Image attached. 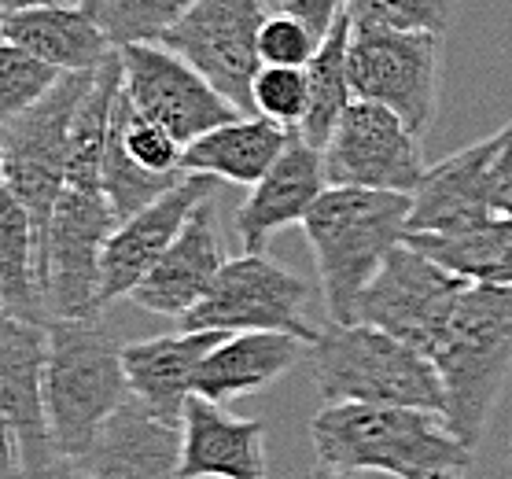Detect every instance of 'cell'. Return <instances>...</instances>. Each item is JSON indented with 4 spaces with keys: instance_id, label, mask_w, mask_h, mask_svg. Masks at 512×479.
<instances>
[{
    "instance_id": "6da1fadb",
    "label": "cell",
    "mask_w": 512,
    "mask_h": 479,
    "mask_svg": "<svg viewBox=\"0 0 512 479\" xmlns=\"http://www.w3.org/2000/svg\"><path fill=\"white\" fill-rule=\"evenodd\" d=\"M443 384V417L476 450L512 373V284L465 281L417 347Z\"/></svg>"
},
{
    "instance_id": "7a4b0ae2",
    "label": "cell",
    "mask_w": 512,
    "mask_h": 479,
    "mask_svg": "<svg viewBox=\"0 0 512 479\" xmlns=\"http://www.w3.org/2000/svg\"><path fill=\"white\" fill-rule=\"evenodd\" d=\"M317 465L328 472H384L395 479L465 476L472 446L461 443L443 413L417 406L339 402L310 421Z\"/></svg>"
},
{
    "instance_id": "3957f363",
    "label": "cell",
    "mask_w": 512,
    "mask_h": 479,
    "mask_svg": "<svg viewBox=\"0 0 512 479\" xmlns=\"http://www.w3.org/2000/svg\"><path fill=\"white\" fill-rule=\"evenodd\" d=\"M409 207L413 196L406 192L350 185H328L314 199L299 225L314 251L328 321H354L365 284L380 273L398 244H406Z\"/></svg>"
},
{
    "instance_id": "277c9868",
    "label": "cell",
    "mask_w": 512,
    "mask_h": 479,
    "mask_svg": "<svg viewBox=\"0 0 512 479\" xmlns=\"http://www.w3.org/2000/svg\"><path fill=\"white\" fill-rule=\"evenodd\" d=\"M129 398L122 343L100 317H48L45 417L56 457L82 461L96 435Z\"/></svg>"
},
{
    "instance_id": "5b68a950",
    "label": "cell",
    "mask_w": 512,
    "mask_h": 479,
    "mask_svg": "<svg viewBox=\"0 0 512 479\" xmlns=\"http://www.w3.org/2000/svg\"><path fill=\"white\" fill-rule=\"evenodd\" d=\"M310 347L321 406H417L443 413L446 395L431 362L406 339L365 321H325Z\"/></svg>"
},
{
    "instance_id": "8992f818",
    "label": "cell",
    "mask_w": 512,
    "mask_h": 479,
    "mask_svg": "<svg viewBox=\"0 0 512 479\" xmlns=\"http://www.w3.org/2000/svg\"><path fill=\"white\" fill-rule=\"evenodd\" d=\"M96 71L59 74V82L48 89L34 107L0 129L4 148V185L30 211L37 247H45L48 214L56 207V196L67 177L70 155V126L82 107ZM45 284V281H41Z\"/></svg>"
},
{
    "instance_id": "52a82bcc",
    "label": "cell",
    "mask_w": 512,
    "mask_h": 479,
    "mask_svg": "<svg viewBox=\"0 0 512 479\" xmlns=\"http://www.w3.org/2000/svg\"><path fill=\"white\" fill-rule=\"evenodd\" d=\"M310 284L277 266L266 251H244L225 258L214 284L185 317L181 328H210V332H288L310 339L317 328L306 317Z\"/></svg>"
},
{
    "instance_id": "ba28073f",
    "label": "cell",
    "mask_w": 512,
    "mask_h": 479,
    "mask_svg": "<svg viewBox=\"0 0 512 479\" xmlns=\"http://www.w3.org/2000/svg\"><path fill=\"white\" fill-rule=\"evenodd\" d=\"M115 211L104 188L63 185L48 214L41 247L48 317H100V262L107 236L115 233Z\"/></svg>"
},
{
    "instance_id": "9c48e42d",
    "label": "cell",
    "mask_w": 512,
    "mask_h": 479,
    "mask_svg": "<svg viewBox=\"0 0 512 479\" xmlns=\"http://www.w3.org/2000/svg\"><path fill=\"white\" fill-rule=\"evenodd\" d=\"M439 63H443L439 34L350 26L347 71L354 100H373L395 111L417 137L428 133L439 111Z\"/></svg>"
},
{
    "instance_id": "30bf717a",
    "label": "cell",
    "mask_w": 512,
    "mask_h": 479,
    "mask_svg": "<svg viewBox=\"0 0 512 479\" xmlns=\"http://www.w3.org/2000/svg\"><path fill=\"white\" fill-rule=\"evenodd\" d=\"M266 23L262 0H192L181 19L163 34V45L185 56L240 115L251 111V82L258 67V30Z\"/></svg>"
},
{
    "instance_id": "8fae6325",
    "label": "cell",
    "mask_w": 512,
    "mask_h": 479,
    "mask_svg": "<svg viewBox=\"0 0 512 479\" xmlns=\"http://www.w3.org/2000/svg\"><path fill=\"white\" fill-rule=\"evenodd\" d=\"M328 185L406 192L424 177V148L413 129L373 100H354L321 148Z\"/></svg>"
},
{
    "instance_id": "7c38bea8",
    "label": "cell",
    "mask_w": 512,
    "mask_h": 479,
    "mask_svg": "<svg viewBox=\"0 0 512 479\" xmlns=\"http://www.w3.org/2000/svg\"><path fill=\"white\" fill-rule=\"evenodd\" d=\"M118 59H122V93L129 96V104L170 129L181 144L196 141L207 129L240 115L229 96L218 93L185 56H177L163 41L122 45Z\"/></svg>"
},
{
    "instance_id": "4fadbf2b",
    "label": "cell",
    "mask_w": 512,
    "mask_h": 479,
    "mask_svg": "<svg viewBox=\"0 0 512 479\" xmlns=\"http://www.w3.org/2000/svg\"><path fill=\"white\" fill-rule=\"evenodd\" d=\"M181 155L185 144L155 118L140 115L129 104V96L118 89L104 152V196L118 222H126L129 214L148 207L185 177Z\"/></svg>"
},
{
    "instance_id": "5bb4252c",
    "label": "cell",
    "mask_w": 512,
    "mask_h": 479,
    "mask_svg": "<svg viewBox=\"0 0 512 479\" xmlns=\"http://www.w3.org/2000/svg\"><path fill=\"white\" fill-rule=\"evenodd\" d=\"M461 284L465 277L424 258L409 244H398L380 273L365 284L354 306V321L384 328L391 336L406 339L409 347H420V339L428 336V328L439 321Z\"/></svg>"
},
{
    "instance_id": "9a60e30c",
    "label": "cell",
    "mask_w": 512,
    "mask_h": 479,
    "mask_svg": "<svg viewBox=\"0 0 512 479\" xmlns=\"http://www.w3.org/2000/svg\"><path fill=\"white\" fill-rule=\"evenodd\" d=\"M218 188H222L218 177L185 174L159 199H152L148 207H140L126 222L115 225V233L107 236L104 262H100V306L104 310L137 288L140 277L159 262L166 247L174 244V236L181 233L188 214L196 211L199 199L214 196Z\"/></svg>"
},
{
    "instance_id": "2e32d148",
    "label": "cell",
    "mask_w": 512,
    "mask_h": 479,
    "mask_svg": "<svg viewBox=\"0 0 512 479\" xmlns=\"http://www.w3.org/2000/svg\"><path fill=\"white\" fill-rule=\"evenodd\" d=\"M222 266L225 247L222 233H218V192H214V196L199 199L196 211L188 214L181 233L174 236V244L140 277L129 299L148 314L181 321L207 295Z\"/></svg>"
},
{
    "instance_id": "e0dca14e",
    "label": "cell",
    "mask_w": 512,
    "mask_h": 479,
    "mask_svg": "<svg viewBox=\"0 0 512 479\" xmlns=\"http://www.w3.org/2000/svg\"><path fill=\"white\" fill-rule=\"evenodd\" d=\"M325 188L328 181L325 163H321V148H314L299 129H291L284 152L251 185L247 199L233 214L236 236H240L244 251H266L269 240L280 229L303 222L306 211L314 207V199Z\"/></svg>"
},
{
    "instance_id": "ac0fdd59",
    "label": "cell",
    "mask_w": 512,
    "mask_h": 479,
    "mask_svg": "<svg viewBox=\"0 0 512 479\" xmlns=\"http://www.w3.org/2000/svg\"><path fill=\"white\" fill-rule=\"evenodd\" d=\"M0 417L23 446L26 472L56 461L45 417V325L0 314Z\"/></svg>"
},
{
    "instance_id": "d6986e66",
    "label": "cell",
    "mask_w": 512,
    "mask_h": 479,
    "mask_svg": "<svg viewBox=\"0 0 512 479\" xmlns=\"http://www.w3.org/2000/svg\"><path fill=\"white\" fill-rule=\"evenodd\" d=\"M181 476L185 479H269L266 424L233 417L203 395L181 409Z\"/></svg>"
},
{
    "instance_id": "ffe728a7",
    "label": "cell",
    "mask_w": 512,
    "mask_h": 479,
    "mask_svg": "<svg viewBox=\"0 0 512 479\" xmlns=\"http://www.w3.org/2000/svg\"><path fill=\"white\" fill-rule=\"evenodd\" d=\"M89 479H185L181 424L159 421L129 395L107 417L93 450L78 461Z\"/></svg>"
},
{
    "instance_id": "44dd1931",
    "label": "cell",
    "mask_w": 512,
    "mask_h": 479,
    "mask_svg": "<svg viewBox=\"0 0 512 479\" xmlns=\"http://www.w3.org/2000/svg\"><path fill=\"white\" fill-rule=\"evenodd\" d=\"M222 336L225 332H210V328H181L170 336L126 343L122 369H126L129 395L159 421L181 424V409L192 395V376H196L203 354Z\"/></svg>"
},
{
    "instance_id": "7402d4cb",
    "label": "cell",
    "mask_w": 512,
    "mask_h": 479,
    "mask_svg": "<svg viewBox=\"0 0 512 479\" xmlns=\"http://www.w3.org/2000/svg\"><path fill=\"white\" fill-rule=\"evenodd\" d=\"M303 339L288 332H225L199 362L192 376V395L210 402H236L258 395L303 358Z\"/></svg>"
},
{
    "instance_id": "603a6c76",
    "label": "cell",
    "mask_w": 512,
    "mask_h": 479,
    "mask_svg": "<svg viewBox=\"0 0 512 479\" xmlns=\"http://www.w3.org/2000/svg\"><path fill=\"white\" fill-rule=\"evenodd\" d=\"M4 41L56 67L59 74L96 71L115 52V45L107 41V34L93 23V15L82 4H59V0L8 12Z\"/></svg>"
},
{
    "instance_id": "cb8c5ba5",
    "label": "cell",
    "mask_w": 512,
    "mask_h": 479,
    "mask_svg": "<svg viewBox=\"0 0 512 479\" xmlns=\"http://www.w3.org/2000/svg\"><path fill=\"white\" fill-rule=\"evenodd\" d=\"M288 137L291 129L262 115H236L233 122H222L196 141H188L181 166H185V174H207L229 181V185L251 188L284 152Z\"/></svg>"
},
{
    "instance_id": "d4e9b609",
    "label": "cell",
    "mask_w": 512,
    "mask_h": 479,
    "mask_svg": "<svg viewBox=\"0 0 512 479\" xmlns=\"http://www.w3.org/2000/svg\"><path fill=\"white\" fill-rule=\"evenodd\" d=\"M0 310L30 325H48L34 222L4 181H0Z\"/></svg>"
},
{
    "instance_id": "484cf974",
    "label": "cell",
    "mask_w": 512,
    "mask_h": 479,
    "mask_svg": "<svg viewBox=\"0 0 512 479\" xmlns=\"http://www.w3.org/2000/svg\"><path fill=\"white\" fill-rule=\"evenodd\" d=\"M406 244L465 281L512 284V218H490L465 233H406Z\"/></svg>"
},
{
    "instance_id": "4316f807",
    "label": "cell",
    "mask_w": 512,
    "mask_h": 479,
    "mask_svg": "<svg viewBox=\"0 0 512 479\" xmlns=\"http://www.w3.org/2000/svg\"><path fill=\"white\" fill-rule=\"evenodd\" d=\"M347 45H350V15H343L317 45L314 59L306 63V82H310V104L299 122V133L314 148H325L336 122L354 104V89H350L347 71Z\"/></svg>"
},
{
    "instance_id": "83f0119b",
    "label": "cell",
    "mask_w": 512,
    "mask_h": 479,
    "mask_svg": "<svg viewBox=\"0 0 512 479\" xmlns=\"http://www.w3.org/2000/svg\"><path fill=\"white\" fill-rule=\"evenodd\" d=\"M115 48L163 41V34L192 8V0H78Z\"/></svg>"
},
{
    "instance_id": "f1b7e54d",
    "label": "cell",
    "mask_w": 512,
    "mask_h": 479,
    "mask_svg": "<svg viewBox=\"0 0 512 479\" xmlns=\"http://www.w3.org/2000/svg\"><path fill=\"white\" fill-rule=\"evenodd\" d=\"M354 30H406V34H446L450 0H350Z\"/></svg>"
},
{
    "instance_id": "f546056e",
    "label": "cell",
    "mask_w": 512,
    "mask_h": 479,
    "mask_svg": "<svg viewBox=\"0 0 512 479\" xmlns=\"http://www.w3.org/2000/svg\"><path fill=\"white\" fill-rule=\"evenodd\" d=\"M59 82V71L15 45H0V129L15 122L26 107H34L41 96Z\"/></svg>"
},
{
    "instance_id": "4dcf8cb0",
    "label": "cell",
    "mask_w": 512,
    "mask_h": 479,
    "mask_svg": "<svg viewBox=\"0 0 512 479\" xmlns=\"http://www.w3.org/2000/svg\"><path fill=\"white\" fill-rule=\"evenodd\" d=\"M310 104L306 67H258L251 82V111L284 129H299Z\"/></svg>"
},
{
    "instance_id": "1f68e13d",
    "label": "cell",
    "mask_w": 512,
    "mask_h": 479,
    "mask_svg": "<svg viewBox=\"0 0 512 479\" xmlns=\"http://www.w3.org/2000/svg\"><path fill=\"white\" fill-rule=\"evenodd\" d=\"M317 45H321V37L288 12L266 15V23L258 30V59H262V67H306L314 59Z\"/></svg>"
},
{
    "instance_id": "d6a6232c",
    "label": "cell",
    "mask_w": 512,
    "mask_h": 479,
    "mask_svg": "<svg viewBox=\"0 0 512 479\" xmlns=\"http://www.w3.org/2000/svg\"><path fill=\"white\" fill-rule=\"evenodd\" d=\"M490 207L494 218H512V122L490 137Z\"/></svg>"
},
{
    "instance_id": "836d02e7",
    "label": "cell",
    "mask_w": 512,
    "mask_h": 479,
    "mask_svg": "<svg viewBox=\"0 0 512 479\" xmlns=\"http://www.w3.org/2000/svg\"><path fill=\"white\" fill-rule=\"evenodd\" d=\"M350 0H280V12L295 15L299 23H306L317 37H325L332 26L347 15Z\"/></svg>"
},
{
    "instance_id": "e575fe53",
    "label": "cell",
    "mask_w": 512,
    "mask_h": 479,
    "mask_svg": "<svg viewBox=\"0 0 512 479\" xmlns=\"http://www.w3.org/2000/svg\"><path fill=\"white\" fill-rule=\"evenodd\" d=\"M26 476V461H23V446H19V435L4 417H0V479H23Z\"/></svg>"
},
{
    "instance_id": "d590c367",
    "label": "cell",
    "mask_w": 512,
    "mask_h": 479,
    "mask_svg": "<svg viewBox=\"0 0 512 479\" xmlns=\"http://www.w3.org/2000/svg\"><path fill=\"white\" fill-rule=\"evenodd\" d=\"M23 479H89V472H85L78 461H67V457H56L48 468H41V472H26Z\"/></svg>"
},
{
    "instance_id": "8d00e7d4",
    "label": "cell",
    "mask_w": 512,
    "mask_h": 479,
    "mask_svg": "<svg viewBox=\"0 0 512 479\" xmlns=\"http://www.w3.org/2000/svg\"><path fill=\"white\" fill-rule=\"evenodd\" d=\"M34 4H56V0H0L4 12H19V8H34Z\"/></svg>"
},
{
    "instance_id": "74e56055",
    "label": "cell",
    "mask_w": 512,
    "mask_h": 479,
    "mask_svg": "<svg viewBox=\"0 0 512 479\" xmlns=\"http://www.w3.org/2000/svg\"><path fill=\"white\" fill-rule=\"evenodd\" d=\"M310 479H361V476H350V472H328V468H317Z\"/></svg>"
},
{
    "instance_id": "f35d334b",
    "label": "cell",
    "mask_w": 512,
    "mask_h": 479,
    "mask_svg": "<svg viewBox=\"0 0 512 479\" xmlns=\"http://www.w3.org/2000/svg\"><path fill=\"white\" fill-rule=\"evenodd\" d=\"M4 19H8V12L0 8V45H4Z\"/></svg>"
},
{
    "instance_id": "ab89813d",
    "label": "cell",
    "mask_w": 512,
    "mask_h": 479,
    "mask_svg": "<svg viewBox=\"0 0 512 479\" xmlns=\"http://www.w3.org/2000/svg\"><path fill=\"white\" fill-rule=\"evenodd\" d=\"M0 181H4V148H0Z\"/></svg>"
},
{
    "instance_id": "60d3db41",
    "label": "cell",
    "mask_w": 512,
    "mask_h": 479,
    "mask_svg": "<svg viewBox=\"0 0 512 479\" xmlns=\"http://www.w3.org/2000/svg\"><path fill=\"white\" fill-rule=\"evenodd\" d=\"M509 461H512V439H509Z\"/></svg>"
},
{
    "instance_id": "b9f144b4",
    "label": "cell",
    "mask_w": 512,
    "mask_h": 479,
    "mask_svg": "<svg viewBox=\"0 0 512 479\" xmlns=\"http://www.w3.org/2000/svg\"><path fill=\"white\" fill-rule=\"evenodd\" d=\"M446 479H465V476H446Z\"/></svg>"
},
{
    "instance_id": "7bdbcfd3",
    "label": "cell",
    "mask_w": 512,
    "mask_h": 479,
    "mask_svg": "<svg viewBox=\"0 0 512 479\" xmlns=\"http://www.w3.org/2000/svg\"><path fill=\"white\" fill-rule=\"evenodd\" d=\"M0 314H4V310H0Z\"/></svg>"
}]
</instances>
